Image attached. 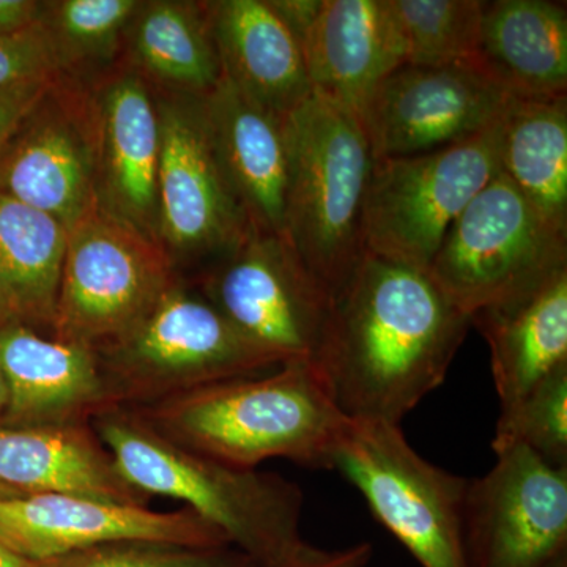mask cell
<instances>
[{"mask_svg": "<svg viewBox=\"0 0 567 567\" xmlns=\"http://www.w3.org/2000/svg\"><path fill=\"white\" fill-rule=\"evenodd\" d=\"M130 410L177 445L241 470L270 458L331 470L349 423L306 361Z\"/></svg>", "mask_w": 567, "mask_h": 567, "instance_id": "7a4b0ae2", "label": "cell"}, {"mask_svg": "<svg viewBox=\"0 0 567 567\" xmlns=\"http://www.w3.org/2000/svg\"><path fill=\"white\" fill-rule=\"evenodd\" d=\"M509 99L475 66L405 63L377 87L363 128L375 159L417 155L483 132Z\"/></svg>", "mask_w": 567, "mask_h": 567, "instance_id": "5bb4252c", "label": "cell"}, {"mask_svg": "<svg viewBox=\"0 0 567 567\" xmlns=\"http://www.w3.org/2000/svg\"><path fill=\"white\" fill-rule=\"evenodd\" d=\"M223 76L286 117L312 95L300 43L268 0L204 2Z\"/></svg>", "mask_w": 567, "mask_h": 567, "instance_id": "44dd1931", "label": "cell"}, {"mask_svg": "<svg viewBox=\"0 0 567 567\" xmlns=\"http://www.w3.org/2000/svg\"><path fill=\"white\" fill-rule=\"evenodd\" d=\"M421 567H470L464 537L466 477L425 461L401 425L349 420L333 468Z\"/></svg>", "mask_w": 567, "mask_h": 567, "instance_id": "ba28073f", "label": "cell"}, {"mask_svg": "<svg viewBox=\"0 0 567 567\" xmlns=\"http://www.w3.org/2000/svg\"><path fill=\"white\" fill-rule=\"evenodd\" d=\"M203 100L216 155L249 223L286 237V117L265 110L226 76Z\"/></svg>", "mask_w": 567, "mask_h": 567, "instance_id": "d6986e66", "label": "cell"}, {"mask_svg": "<svg viewBox=\"0 0 567 567\" xmlns=\"http://www.w3.org/2000/svg\"><path fill=\"white\" fill-rule=\"evenodd\" d=\"M491 349L499 416L567 368V268L532 292L470 317Z\"/></svg>", "mask_w": 567, "mask_h": 567, "instance_id": "7402d4cb", "label": "cell"}, {"mask_svg": "<svg viewBox=\"0 0 567 567\" xmlns=\"http://www.w3.org/2000/svg\"><path fill=\"white\" fill-rule=\"evenodd\" d=\"M567 268V234L544 221L498 173L446 234L427 274L472 317L532 292Z\"/></svg>", "mask_w": 567, "mask_h": 567, "instance_id": "52a82bcc", "label": "cell"}, {"mask_svg": "<svg viewBox=\"0 0 567 567\" xmlns=\"http://www.w3.org/2000/svg\"><path fill=\"white\" fill-rule=\"evenodd\" d=\"M470 327L425 271L364 252L312 364L349 420L401 425L445 382Z\"/></svg>", "mask_w": 567, "mask_h": 567, "instance_id": "6da1fadb", "label": "cell"}, {"mask_svg": "<svg viewBox=\"0 0 567 567\" xmlns=\"http://www.w3.org/2000/svg\"><path fill=\"white\" fill-rule=\"evenodd\" d=\"M121 540L230 546L218 528L188 507L159 513L147 506L73 495L0 499V544L33 561Z\"/></svg>", "mask_w": 567, "mask_h": 567, "instance_id": "9a60e30c", "label": "cell"}, {"mask_svg": "<svg viewBox=\"0 0 567 567\" xmlns=\"http://www.w3.org/2000/svg\"><path fill=\"white\" fill-rule=\"evenodd\" d=\"M522 443L547 464L567 466V368L559 369L505 416L492 447Z\"/></svg>", "mask_w": 567, "mask_h": 567, "instance_id": "f1b7e54d", "label": "cell"}, {"mask_svg": "<svg viewBox=\"0 0 567 567\" xmlns=\"http://www.w3.org/2000/svg\"><path fill=\"white\" fill-rule=\"evenodd\" d=\"M43 2L0 0V35H11L40 22Z\"/></svg>", "mask_w": 567, "mask_h": 567, "instance_id": "e575fe53", "label": "cell"}, {"mask_svg": "<svg viewBox=\"0 0 567 567\" xmlns=\"http://www.w3.org/2000/svg\"><path fill=\"white\" fill-rule=\"evenodd\" d=\"M372 558L371 544L327 550L301 540L290 554L271 567H368Z\"/></svg>", "mask_w": 567, "mask_h": 567, "instance_id": "d6a6232c", "label": "cell"}, {"mask_svg": "<svg viewBox=\"0 0 567 567\" xmlns=\"http://www.w3.org/2000/svg\"><path fill=\"white\" fill-rule=\"evenodd\" d=\"M199 290L279 364L315 361L333 298L286 237L252 227L244 244L212 265Z\"/></svg>", "mask_w": 567, "mask_h": 567, "instance_id": "30bf717a", "label": "cell"}, {"mask_svg": "<svg viewBox=\"0 0 567 567\" xmlns=\"http://www.w3.org/2000/svg\"><path fill=\"white\" fill-rule=\"evenodd\" d=\"M499 173L544 221L567 234V96L507 100Z\"/></svg>", "mask_w": 567, "mask_h": 567, "instance_id": "d4e9b609", "label": "cell"}, {"mask_svg": "<svg viewBox=\"0 0 567 567\" xmlns=\"http://www.w3.org/2000/svg\"><path fill=\"white\" fill-rule=\"evenodd\" d=\"M92 427L133 487L185 503L257 567L274 566L303 540V494L286 477L200 456L123 406L104 410Z\"/></svg>", "mask_w": 567, "mask_h": 567, "instance_id": "3957f363", "label": "cell"}, {"mask_svg": "<svg viewBox=\"0 0 567 567\" xmlns=\"http://www.w3.org/2000/svg\"><path fill=\"white\" fill-rule=\"evenodd\" d=\"M14 322H20V320H18L17 315H14L13 306H11L6 290L0 286V330Z\"/></svg>", "mask_w": 567, "mask_h": 567, "instance_id": "8d00e7d4", "label": "cell"}, {"mask_svg": "<svg viewBox=\"0 0 567 567\" xmlns=\"http://www.w3.org/2000/svg\"><path fill=\"white\" fill-rule=\"evenodd\" d=\"M140 0L43 2L40 22L50 35L59 73L106 66L125 47Z\"/></svg>", "mask_w": 567, "mask_h": 567, "instance_id": "4316f807", "label": "cell"}, {"mask_svg": "<svg viewBox=\"0 0 567 567\" xmlns=\"http://www.w3.org/2000/svg\"><path fill=\"white\" fill-rule=\"evenodd\" d=\"M18 496L22 495L14 492L13 488L3 486V484L0 483V499L18 498Z\"/></svg>", "mask_w": 567, "mask_h": 567, "instance_id": "f35d334b", "label": "cell"}, {"mask_svg": "<svg viewBox=\"0 0 567 567\" xmlns=\"http://www.w3.org/2000/svg\"><path fill=\"white\" fill-rule=\"evenodd\" d=\"M43 567H257L233 546L192 547L121 540L41 561Z\"/></svg>", "mask_w": 567, "mask_h": 567, "instance_id": "f546056e", "label": "cell"}, {"mask_svg": "<svg viewBox=\"0 0 567 567\" xmlns=\"http://www.w3.org/2000/svg\"><path fill=\"white\" fill-rule=\"evenodd\" d=\"M499 117L446 147L375 159L364 200V251L427 271L458 216L499 173Z\"/></svg>", "mask_w": 567, "mask_h": 567, "instance_id": "8992f818", "label": "cell"}, {"mask_svg": "<svg viewBox=\"0 0 567 567\" xmlns=\"http://www.w3.org/2000/svg\"><path fill=\"white\" fill-rule=\"evenodd\" d=\"M92 92L59 74L0 151V194L71 229L99 204Z\"/></svg>", "mask_w": 567, "mask_h": 567, "instance_id": "4fadbf2b", "label": "cell"}, {"mask_svg": "<svg viewBox=\"0 0 567 567\" xmlns=\"http://www.w3.org/2000/svg\"><path fill=\"white\" fill-rule=\"evenodd\" d=\"M286 237L334 298L364 256L363 212L375 156L363 125L312 92L284 118Z\"/></svg>", "mask_w": 567, "mask_h": 567, "instance_id": "277c9868", "label": "cell"}, {"mask_svg": "<svg viewBox=\"0 0 567 567\" xmlns=\"http://www.w3.org/2000/svg\"><path fill=\"white\" fill-rule=\"evenodd\" d=\"M55 74H61L58 61L41 22L11 35H0V89Z\"/></svg>", "mask_w": 567, "mask_h": 567, "instance_id": "4dcf8cb0", "label": "cell"}, {"mask_svg": "<svg viewBox=\"0 0 567 567\" xmlns=\"http://www.w3.org/2000/svg\"><path fill=\"white\" fill-rule=\"evenodd\" d=\"M268 3L301 47V41L319 14L322 0H268Z\"/></svg>", "mask_w": 567, "mask_h": 567, "instance_id": "836d02e7", "label": "cell"}, {"mask_svg": "<svg viewBox=\"0 0 567 567\" xmlns=\"http://www.w3.org/2000/svg\"><path fill=\"white\" fill-rule=\"evenodd\" d=\"M7 404H9V386H7L6 375L0 369V423H2L3 415H6Z\"/></svg>", "mask_w": 567, "mask_h": 567, "instance_id": "74e56055", "label": "cell"}, {"mask_svg": "<svg viewBox=\"0 0 567 567\" xmlns=\"http://www.w3.org/2000/svg\"><path fill=\"white\" fill-rule=\"evenodd\" d=\"M548 567H567V555L566 557L557 559V561H555L554 565H550Z\"/></svg>", "mask_w": 567, "mask_h": 567, "instance_id": "ab89813d", "label": "cell"}, {"mask_svg": "<svg viewBox=\"0 0 567 567\" xmlns=\"http://www.w3.org/2000/svg\"><path fill=\"white\" fill-rule=\"evenodd\" d=\"M162 132L158 237L171 259L218 264L251 233L248 216L227 182L196 96L156 95Z\"/></svg>", "mask_w": 567, "mask_h": 567, "instance_id": "8fae6325", "label": "cell"}, {"mask_svg": "<svg viewBox=\"0 0 567 567\" xmlns=\"http://www.w3.org/2000/svg\"><path fill=\"white\" fill-rule=\"evenodd\" d=\"M95 352L111 404L123 409L281 365L181 279L140 322Z\"/></svg>", "mask_w": 567, "mask_h": 567, "instance_id": "5b68a950", "label": "cell"}, {"mask_svg": "<svg viewBox=\"0 0 567 567\" xmlns=\"http://www.w3.org/2000/svg\"><path fill=\"white\" fill-rule=\"evenodd\" d=\"M166 248L99 204L69 230L51 336L99 350L175 282Z\"/></svg>", "mask_w": 567, "mask_h": 567, "instance_id": "9c48e42d", "label": "cell"}, {"mask_svg": "<svg viewBox=\"0 0 567 567\" xmlns=\"http://www.w3.org/2000/svg\"><path fill=\"white\" fill-rule=\"evenodd\" d=\"M92 95L99 123V205L159 241L156 95L130 66L104 78Z\"/></svg>", "mask_w": 567, "mask_h": 567, "instance_id": "2e32d148", "label": "cell"}, {"mask_svg": "<svg viewBox=\"0 0 567 567\" xmlns=\"http://www.w3.org/2000/svg\"><path fill=\"white\" fill-rule=\"evenodd\" d=\"M0 369L9 386L3 425L91 424L112 409L91 347L14 322L0 330Z\"/></svg>", "mask_w": 567, "mask_h": 567, "instance_id": "e0dca14e", "label": "cell"}, {"mask_svg": "<svg viewBox=\"0 0 567 567\" xmlns=\"http://www.w3.org/2000/svg\"><path fill=\"white\" fill-rule=\"evenodd\" d=\"M0 567H43V565L41 561L21 557L0 544Z\"/></svg>", "mask_w": 567, "mask_h": 567, "instance_id": "d590c367", "label": "cell"}, {"mask_svg": "<svg viewBox=\"0 0 567 567\" xmlns=\"http://www.w3.org/2000/svg\"><path fill=\"white\" fill-rule=\"evenodd\" d=\"M477 70L513 99L567 96L566 3L486 2Z\"/></svg>", "mask_w": 567, "mask_h": 567, "instance_id": "603a6c76", "label": "cell"}, {"mask_svg": "<svg viewBox=\"0 0 567 567\" xmlns=\"http://www.w3.org/2000/svg\"><path fill=\"white\" fill-rule=\"evenodd\" d=\"M59 74L17 82L0 89V151L18 128L22 118L40 102Z\"/></svg>", "mask_w": 567, "mask_h": 567, "instance_id": "1f68e13d", "label": "cell"}, {"mask_svg": "<svg viewBox=\"0 0 567 567\" xmlns=\"http://www.w3.org/2000/svg\"><path fill=\"white\" fill-rule=\"evenodd\" d=\"M404 41L405 62L477 69L484 0H388Z\"/></svg>", "mask_w": 567, "mask_h": 567, "instance_id": "83f0119b", "label": "cell"}, {"mask_svg": "<svg viewBox=\"0 0 567 567\" xmlns=\"http://www.w3.org/2000/svg\"><path fill=\"white\" fill-rule=\"evenodd\" d=\"M69 229L0 194V286L21 323L51 333Z\"/></svg>", "mask_w": 567, "mask_h": 567, "instance_id": "484cf974", "label": "cell"}, {"mask_svg": "<svg viewBox=\"0 0 567 567\" xmlns=\"http://www.w3.org/2000/svg\"><path fill=\"white\" fill-rule=\"evenodd\" d=\"M125 47L133 70L171 95L203 99L221 81L204 2H141Z\"/></svg>", "mask_w": 567, "mask_h": 567, "instance_id": "cb8c5ba5", "label": "cell"}, {"mask_svg": "<svg viewBox=\"0 0 567 567\" xmlns=\"http://www.w3.org/2000/svg\"><path fill=\"white\" fill-rule=\"evenodd\" d=\"M301 51L312 92L361 125L377 87L406 63L388 0H322Z\"/></svg>", "mask_w": 567, "mask_h": 567, "instance_id": "ac0fdd59", "label": "cell"}, {"mask_svg": "<svg viewBox=\"0 0 567 567\" xmlns=\"http://www.w3.org/2000/svg\"><path fill=\"white\" fill-rule=\"evenodd\" d=\"M494 466L466 480L470 567H548L567 555V466L522 443L492 447Z\"/></svg>", "mask_w": 567, "mask_h": 567, "instance_id": "7c38bea8", "label": "cell"}, {"mask_svg": "<svg viewBox=\"0 0 567 567\" xmlns=\"http://www.w3.org/2000/svg\"><path fill=\"white\" fill-rule=\"evenodd\" d=\"M0 483L25 495H73L147 506L91 424H0Z\"/></svg>", "mask_w": 567, "mask_h": 567, "instance_id": "ffe728a7", "label": "cell"}]
</instances>
